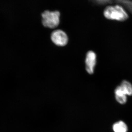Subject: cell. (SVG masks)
I'll use <instances>...</instances> for the list:
<instances>
[{
    "label": "cell",
    "mask_w": 132,
    "mask_h": 132,
    "mask_svg": "<svg viewBox=\"0 0 132 132\" xmlns=\"http://www.w3.org/2000/svg\"><path fill=\"white\" fill-rule=\"evenodd\" d=\"M104 15L109 20L123 21L128 18V14L125 9L119 5L109 6L104 12Z\"/></svg>",
    "instance_id": "6da1fadb"
},
{
    "label": "cell",
    "mask_w": 132,
    "mask_h": 132,
    "mask_svg": "<svg viewBox=\"0 0 132 132\" xmlns=\"http://www.w3.org/2000/svg\"><path fill=\"white\" fill-rule=\"evenodd\" d=\"M60 13L59 11H45L42 14L43 25L50 28L57 27L60 23Z\"/></svg>",
    "instance_id": "7a4b0ae2"
},
{
    "label": "cell",
    "mask_w": 132,
    "mask_h": 132,
    "mask_svg": "<svg viewBox=\"0 0 132 132\" xmlns=\"http://www.w3.org/2000/svg\"><path fill=\"white\" fill-rule=\"evenodd\" d=\"M51 39L54 44L59 46H64L68 42L67 34L62 30H55L51 34Z\"/></svg>",
    "instance_id": "3957f363"
},
{
    "label": "cell",
    "mask_w": 132,
    "mask_h": 132,
    "mask_svg": "<svg viewBox=\"0 0 132 132\" xmlns=\"http://www.w3.org/2000/svg\"><path fill=\"white\" fill-rule=\"evenodd\" d=\"M86 70L90 74L94 73L97 63V55L93 51H89L86 54Z\"/></svg>",
    "instance_id": "277c9868"
},
{
    "label": "cell",
    "mask_w": 132,
    "mask_h": 132,
    "mask_svg": "<svg viewBox=\"0 0 132 132\" xmlns=\"http://www.w3.org/2000/svg\"><path fill=\"white\" fill-rule=\"evenodd\" d=\"M114 94L116 100L118 103L122 105L126 103L127 101V95L123 92L120 85L116 88Z\"/></svg>",
    "instance_id": "5b68a950"
},
{
    "label": "cell",
    "mask_w": 132,
    "mask_h": 132,
    "mask_svg": "<svg viewBox=\"0 0 132 132\" xmlns=\"http://www.w3.org/2000/svg\"><path fill=\"white\" fill-rule=\"evenodd\" d=\"M114 132H128L127 125L123 121L120 120L114 123L112 126Z\"/></svg>",
    "instance_id": "8992f818"
},
{
    "label": "cell",
    "mask_w": 132,
    "mask_h": 132,
    "mask_svg": "<svg viewBox=\"0 0 132 132\" xmlns=\"http://www.w3.org/2000/svg\"><path fill=\"white\" fill-rule=\"evenodd\" d=\"M120 86L127 96H131L132 85L130 82L126 80L123 81Z\"/></svg>",
    "instance_id": "52a82bcc"
},
{
    "label": "cell",
    "mask_w": 132,
    "mask_h": 132,
    "mask_svg": "<svg viewBox=\"0 0 132 132\" xmlns=\"http://www.w3.org/2000/svg\"><path fill=\"white\" fill-rule=\"evenodd\" d=\"M92 1L98 3H104L110 1L111 0H92Z\"/></svg>",
    "instance_id": "ba28073f"
}]
</instances>
